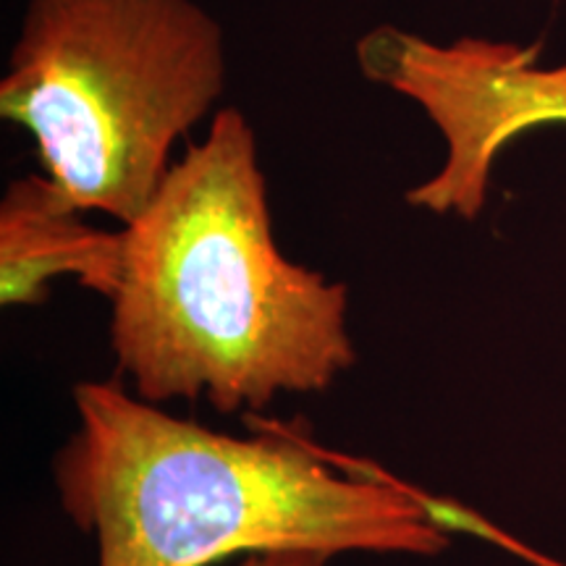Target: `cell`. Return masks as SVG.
I'll return each instance as SVG.
<instances>
[{
  "label": "cell",
  "instance_id": "obj_6",
  "mask_svg": "<svg viewBox=\"0 0 566 566\" xmlns=\"http://www.w3.org/2000/svg\"><path fill=\"white\" fill-rule=\"evenodd\" d=\"M325 551H268V554H250L237 566H325L331 562Z\"/></svg>",
  "mask_w": 566,
  "mask_h": 566
},
{
  "label": "cell",
  "instance_id": "obj_2",
  "mask_svg": "<svg viewBox=\"0 0 566 566\" xmlns=\"http://www.w3.org/2000/svg\"><path fill=\"white\" fill-rule=\"evenodd\" d=\"M80 428L53 459L61 506L97 566H210L268 551L436 556L449 537L412 493L342 475L283 430L216 433L126 391L74 386Z\"/></svg>",
  "mask_w": 566,
  "mask_h": 566
},
{
  "label": "cell",
  "instance_id": "obj_5",
  "mask_svg": "<svg viewBox=\"0 0 566 566\" xmlns=\"http://www.w3.org/2000/svg\"><path fill=\"white\" fill-rule=\"evenodd\" d=\"M48 176L17 179L0 202V302L40 304L48 283L74 275L90 292L113 296L122 275L124 233L92 229Z\"/></svg>",
  "mask_w": 566,
  "mask_h": 566
},
{
  "label": "cell",
  "instance_id": "obj_3",
  "mask_svg": "<svg viewBox=\"0 0 566 566\" xmlns=\"http://www.w3.org/2000/svg\"><path fill=\"white\" fill-rule=\"evenodd\" d=\"M223 90V30L195 0H27L0 113L76 208L129 226Z\"/></svg>",
  "mask_w": 566,
  "mask_h": 566
},
{
  "label": "cell",
  "instance_id": "obj_4",
  "mask_svg": "<svg viewBox=\"0 0 566 566\" xmlns=\"http://www.w3.org/2000/svg\"><path fill=\"white\" fill-rule=\"evenodd\" d=\"M537 55L541 45L478 38L436 45L394 24L357 42L367 80L415 101L446 139L441 171L409 189V205L475 221L509 142L535 126L566 124V66L543 69Z\"/></svg>",
  "mask_w": 566,
  "mask_h": 566
},
{
  "label": "cell",
  "instance_id": "obj_1",
  "mask_svg": "<svg viewBox=\"0 0 566 566\" xmlns=\"http://www.w3.org/2000/svg\"><path fill=\"white\" fill-rule=\"evenodd\" d=\"M122 233L111 346L139 399L263 409L279 394L325 391L357 363L349 289L275 244L242 111L216 113Z\"/></svg>",
  "mask_w": 566,
  "mask_h": 566
},
{
  "label": "cell",
  "instance_id": "obj_7",
  "mask_svg": "<svg viewBox=\"0 0 566 566\" xmlns=\"http://www.w3.org/2000/svg\"><path fill=\"white\" fill-rule=\"evenodd\" d=\"M493 541L499 543V546H504V548H512L514 554H522V556H527L530 562L533 564H537V566H564V564H558V562H551V558H546V556H537V554H530V551L522 546V543H516V541H512V537H504V533H495L493 535Z\"/></svg>",
  "mask_w": 566,
  "mask_h": 566
}]
</instances>
